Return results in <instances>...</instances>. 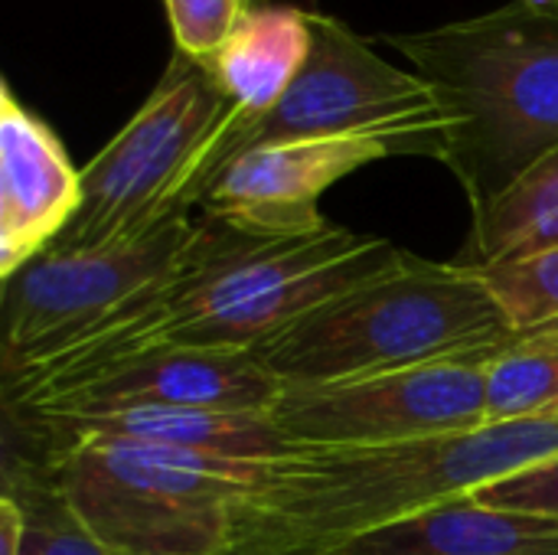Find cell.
<instances>
[{
	"instance_id": "2",
	"label": "cell",
	"mask_w": 558,
	"mask_h": 555,
	"mask_svg": "<svg viewBox=\"0 0 558 555\" xmlns=\"http://www.w3.org/2000/svg\"><path fill=\"white\" fill-rule=\"evenodd\" d=\"M409 59L448 118L438 160L471 213L558 147V16L510 0L490 13L379 36Z\"/></svg>"
},
{
	"instance_id": "13",
	"label": "cell",
	"mask_w": 558,
	"mask_h": 555,
	"mask_svg": "<svg viewBox=\"0 0 558 555\" xmlns=\"http://www.w3.org/2000/svg\"><path fill=\"white\" fill-rule=\"evenodd\" d=\"M36 445L114 442L157 451H183L222 461H271L288 451L271 412H203V409H121L98 415L20 419Z\"/></svg>"
},
{
	"instance_id": "4",
	"label": "cell",
	"mask_w": 558,
	"mask_h": 555,
	"mask_svg": "<svg viewBox=\"0 0 558 555\" xmlns=\"http://www.w3.org/2000/svg\"><path fill=\"white\" fill-rule=\"evenodd\" d=\"M517 337L474 268L409 255L314 307L255 357L284 389H304L458 360Z\"/></svg>"
},
{
	"instance_id": "8",
	"label": "cell",
	"mask_w": 558,
	"mask_h": 555,
	"mask_svg": "<svg viewBox=\"0 0 558 555\" xmlns=\"http://www.w3.org/2000/svg\"><path fill=\"white\" fill-rule=\"evenodd\" d=\"M311 56L281 101L245 128H226L222 121L209 141L203 160L206 193L235 157L311 137L379 134L396 141L402 154L438 160L448 118L435 88L418 72L386 62L373 39L327 13H311Z\"/></svg>"
},
{
	"instance_id": "19",
	"label": "cell",
	"mask_w": 558,
	"mask_h": 555,
	"mask_svg": "<svg viewBox=\"0 0 558 555\" xmlns=\"http://www.w3.org/2000/svg\"><path fill=\"white\" fill-rule=\"evenodd\" d=\"M520 337L558 334V249L494 268H474Z\"/></svg>"
},
{
	"instance_id": "12",
	"label": "cell",
	"mask_w": 558,
	"mask_h": 555,
	"mask_svg": "<svg viewBox=\"0 0 558 555\" xmlns=\"http://www.w3.org/2000/svg\"><path fill=\"white\" fill-rule=\"evenodd\" d=\"M82 170L56 131L0 82V278L43 255L75 219Z\"/></svg>"
},
{
	"instance_id": "14",
	"label": "cell",
	"mask_w": 558,
	"mask_h": 555,
	"mask_svg": "<svg viewBox=\"0 0 558 555\" xmlns=\"http://www.w3.org/2000/svg\"><path fill=\"white\" fill-rule=\"evenodd\" d=\"M311 13L265 3L242 13L229 39L203 65L229 98L226 128H245L268 114L311 56Z\"/></svg>"
},
{
	"instance_id": "17",
	"label": "cell",
	"mask_w": 558,
	"mask_h": 555,
	"mask_svg": "<svg viewBox=\"0 0 558 555\" xmlns=\"http://www.w3.org/2000/svg\"><path fill=\"white\" fill-rule=\"evenodd\" d=\"M558 412V334H530L487 366V422L549 419Z\"/></svg>"
},
{
	"instance_id": "7",
	"label": "cell",
	"mask_w": 558,
	"mask_h": 555,
	"mask_svg": "<svg viewBox=\"0 0 558 555\" xmlns=\"http://www.w3.org/2000/svg\"><path fill=\"white\" fill-rule=\"evenodd\" d=\"M229 114V98L199 59L173 52L137 114L82 167V203L49 245L85 252L141 239L203 206L206 147Z\"/></svg>"
},
{
	"instance_id": "1",
	"label": "cell",
	"mask_w": 558,
	"mask_h": 555,
	"mask_svg": "<svg viewBox=\"0 0 558 555\" xmlns=\"http://www.w3.org/2000/svg\"><path fill=\"white\" fill-rule=\"evenodd\" d=\"M556 451V419L379 448H288L235 504L222 555H327Z\"/></svg>"
},
{
	"instance_id": "10",
	"label": "cell",
	"mask_w": 558,
	"mask_h": 555,
	"mask_svg": "<svg viewBox=\"0 0 558 555\" xmlns=\"http://www.w3.org/2000/svg\"><path fill=\"white\" fill-rule=\"evenodd\" d=\"M284 386L248 350H199L154 343L134 350L59 399L20 419L98 415L121 409H203V412H271Z\"/></svg>"
},
{
	"instance_id": "16",
	"label": "cell",
	"mask_w": 558,
	"mask_h": 555,
	"mask_svg": "<svg viewBox=\"0 0 558 555\" xmlns=\"http://www.w3.org/2000/svg\"><path fill=\"white\" fill-rule=\"evenodd\" d=\"M558 249V147L523 170L497 200L471 213V232L454 258L494 268Z\"/></svg>"
},
{
	"instance_id": "23",
	"label": "cell",
	"mask_w": 558,
	"mask_h": 555,
	"mask_svg": "<svg viewBox=\"0 0 558 555\" xmlns=\"http://www.w3.org/2000/svg\"><path fill=\"white\" fill-rule=\"evenodd\" d=\"M549 419H556V422H558V412H553V415H549Z\"/></svg>"
},
{
	"instance_id": "15",
	"label": "cell",
	"mask_w": 558,
	"mask_h": 555,
	"mask_svg": "<svg viewBox=\"0 0 558 555\" xmlns=\"http://www.w3.org/2000/svg\"><path fill=\"white\" fill-rule=\"evenodd\" d=\"M327 555H558V523L458 497Z\"/></svg>"
},
{
	"instance_id": "18",
	"label": "cell",
	"mask_w": 558,
	"mask_h": 555,
	"mask_svg": "<svg viewBox=\"0 0 558 555\" xmlns=\"http://www.w3.org/2000/svg\"><path fill=\"white\" fill-rule=\"evenodd\" d=\"M7 491L20 500L26 517L20 555H118L72 514L36 461L23 458V468L7 474Z\"/></svg>"
},
{
	"instance_id": "20",
	"label": "cell",
	"mask_w": 558,
	"mask_h": 555,
	"mask_svg": "<svg viewBox=\"0 0 558 555\" xmlns=\"http://www.w3.org/2000/svg\"><path fill=\"white\" fill-rule=\"evenodd\" d=\"M173 26L177 52L190 59H213L216 49L229 39L248 0H163Z\"/></svg>"
},
{
	"instance_id": "9",
	"label": "cell",
	"mask_w": 558,
	"mask_h": 555,
	"mask_svg": "<svg viewBox=\"0 0 558 555\" xmlns=\"http://www.w3.org/2000/svg\"><path fill=\"white\" fill-rule=\"evenodd\" d=\"M500 350L330 386L284 389L271 422L288 448H379L474 432L490 425L487 366Z\"/></svg>"
},
{
	"instance_id": "3",
	"label": "cell",
	"mask_w": 558,
	"mask_h": 555,
	"mask_svg": "<svg viewBox=\"0 0 558 555\" xmlns=\"http://www.w3.org/2000/svg\"><path fill=\"white\" fill-rule=\"evenodd\" d=\"M405 258L409 252L392 242L330 219L298 236H255L203 213L193 219L147 347L255 353L314 307Z\"/></svg>"
},
{
	"instance_id": "5",
	"label": "cell",
	"mask_w": 558,
	"mask_h": 555,
	"mask_svg": "<svg viewBox=\"0 0 558 555\" xmlns=\"http://www.w3.org/2000/svg\"><path fill=\"white\" fill-rule=\"evenodd\" d=\"M193 216L101 249H46L3 281V383L144 350L180 268Z\"/></svg>"
},
{
	"instance_id": "22",
	"label": "cell",
	"mask_w": 558,
	"mask_h": 555,
	"mask_svg": "<svg viewBox=\"0 0 558 555\" xmlns=\"http://www.w3.org/2000/svg\"><path fill=\"white\" fill-rule=\"evenodd\" d=\"M546 13H556V16H558V0L553 3V7H549V10H546Z\"/></svg>"
},
{
	"instance_id": "6",
	"label": "cell",
	"mask_w": 558,
	"mask_h": 555,
	"mask_svg": "<svg viewBox=\"0 0 558 555\" xmlns=\"http://www.w3.org/2000/svg\"><path fill=\"white\" fill-rule=\"evenodd\" d=\"M33 461L118 555H222L232 510L265 468L114 442H52Z\"/></svg>"
},
{
	"instance_id": "21",
	"label": "cell",
	"mask_w": 558,
	"mask_h": 555,
	"mask_svg": "<svg viewBox=\"0 0 558 555\" xmlns=\"http://www.w3.org/2000/svg\"><path fill=\"white\" fill-rule=\"evenodd\" d=\"M471 497L494 510L558 523V451L507 474V478H497V481L477 487Z\"/></svg>"
},
{
	"instance_id": "11",
	"label": "cell",
	"mask_w": 558,
	"mask_h": 555,
	"mask_svg": "<svg viewBox=\"0 0 558 555\" xmlns=\"http://www.w3.org/2000/svg\"><path fill=\"white\" fill-rule=\"evenodd\" d=\"M402 147L379 134L311 137L255 147L235 157L209 186L203 209L242 232L298 236L320 229V196L343 177Z\"/></svg>"
}]
</instances>
